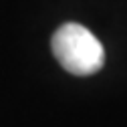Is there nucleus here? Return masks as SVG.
<instances>
[{
  "instance_id": "nucleus-1",
  "label": "nucleus",
  "mask_w": 127,
  "mask_h": 127,
  "mask_svg": "<svg viewBox=\"0 0 127 127\" xmlns=\"http://www.w3.org/2000/svg\"><path fill=\"white\" fill-rule=\"evenodd\" d=\"M51 44L55 59L61 63V67L73 75H93L105 63L103 44L89 28L79 22H67L59 26L53 34Z\"/></svg>"
}]
</instances>
